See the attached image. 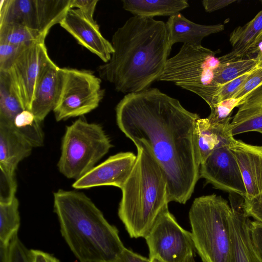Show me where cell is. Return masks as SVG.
<instances>
[{"instance_id":"cell-39","label":"cell","mask_w":262,"mask_h":262,"mask_svg":"<svg viewBox=\"0 0 262 262\" xmlns=\"http://www.w3.org/2000/svg\"><path fill=\"white\" fill-rule=\"evenodd\" d=\"M236 1V0H204L202 1V5L206 12H212L226 7Z\"/></svg>"},{"instance_id":"cell-16","label":"cell","mask_w":262,"mask_h":262,"mask_svg":"<svg viewBox=\"0 0 262 262\" xmlns=\"http://www.w3.org/2000/svg\"><path fill=\"white\" fill-rule=\"evenodd\" d=\"M232 210L230 230L232 251L230 262H262L255 252L251 242L249 222L245 209V200L241 195L230 193Z\"/></svg>"},{"instance_id":"cell-32","label":"cell","mask_w":262,"mask_h":262,"mask_svg":"<svg viewBox=\"0 0 262 262\" xmlns=\"http://www.w3.org/2000/svg\"><path fill=\"white\" fill-rule=\"evenodd\" d=\"M261 84H262V66L259 65L249 73L233 98L239 99L241 102L249 93Z\"/></svg>"},{"instance_id":"cell-9","label":"cell","mask_w":262,"mask_h":262,"mask_svg":"<svg viewBox=\"0 0 262 262\" xmlns=\"http://www.w3.org/2000/svg\"><path fill=\"white\" fill-rule=\"evenodd\" d=\"M149 258L164 262H195L196 249L191 232L183 228L165 209L144 237Z\"/></svg>"},{"instance_id":"cell-18","label":"cell","mask_w":262,"mask_h":262,"mask_svg":"<svg viewBox=\"0 0 262 262\" xmlns=\"http://www.w3.org/2000/svg\"><path fill=\"white\" fill-rule=\"evenodd\" d=\"M170 46L177 42L200 46L204 38L224 30L221 24L205 25L194 23L181 14L170 16L166 23Z\"/></svg>"},{"instance_id":"cell-35","label":"cell","mask_w":262,"mask_h":262,"mask_svg":"<svg viewBox=\"0 0 262 262\" xmlns=\"http://www.w3.org/2000/svg\"><path fill=\"white\" fill-rule=\"evenodd\" d=\"M249 231L254 250L262 261V223L250 220Z\"/></svg>"},{"instance_id":"cell-25","label":"cell","mask_w":262,"mask_h":262,"mask_svg":"<svg viewBox=\"0 0 262 262\" xmlns=\"http://www.w3.org/2000/svg\"><path fill=\"white\" fill-rule=\"evenodd\" d=\"M18 206L16 197L8 203H0V243L9 245L17 234L20 224Z\"/></svg>"},{"instance_id":"cell-24","label":"cell","mask_w":262,"mask_h":262,"mask_svg":"<svg viewBox=\"0 0 262 262\" xmlns=\"http://www.w3.org/2000/svg\"><path fill=\"white\" fill-rule=\"evenodd\" d=\"M23 110L8 72L0 71V123L13 126L15 118Z\"/></svg>"},{"instance_id":"cell-4","label":"cell","mask_w":262,"mask_h":262,"mask_svg":"<svg viewBox=\"0 0 262 262\" xmlns=\"http://www.w3.org/2000/svg\"><path fill=\"white\" fill-rule=\"evenodd\" d=\"M136 160L121 188L118 214L132 238H144L170 202L166 177L147 148L136 146Z\"/></svg>"},{"instance_id":"cell-7","label":"cell","mask_w":262,"mask_h":262,"mask_svg":"<svg viewBox=\"0 0 262 262\" xmlns=\"http://www.w3.org/2000/svg\"><path fill=\"white\" fill-rule=\"evenodd\" d=\"M111 140L102 127L79 118L67 126L57 167L68 179H80L110 150Z\"/></svg>"},{"instance_id":"cell-44","label":"cell","mask_w":262,"mask_h":262,"mask_svg":"<svg viewBox=\"0 0 262 262\" xmlns=\"http://www.w3.org/2000/svg\"><path fill=\"white\" fill-rule=\"evenodd\" d=\"M151 262H164L161 260H159L157 258H154L151 260H150Z\"/></svg>"},{"instance_id":"cell-6","label":"cell","mask_w":262,"mask_h":262,"mask_svg":"<svg viewBox=\"0 0 262 262\" xmlns=\"http://www.w3.org/2000/svg\"><path fill=\"white\" fill-rule=\"evenodd\" d=\"M212 51L200 46L183 44L179 52L169 58L158 81L173 82L204 99L209 106L213 104L221 85L215 79L221 64Z\"/></svg>"},{"instance_id":"cell-19","label":"cell","mask_w":262,"mask_h":262,"mask_svg":"<svg viewBox=\"0 0 262 262\" xmlns=\"http://www.w3.org/2000/svg\"><path fill=\"white\" fill-rule=\"evenodd\" d=\"M231 119L212 124L206 118H199L196 122V137L201 164L214 150L229 146L234 139L230 129Z\"/></svg>"},{"instance_id":"cell-2","label":"cell","mask_w":262,"mask_h":262,"mask_svg":"<svg viewBox=\"0 0 262 262\" xmlns=\"http://www.w3.org/2000/svg\"><path fill=\"white\" fill-rule=\"evenodd\" d=\"M110 60L97 68L99 78L123 93L149 88L162 75L171 49L166 23L134 16L112 36Z\"/></svg>"},{"instance_id":"cell-12","label":"cell","mask_w":262,"mask_h":262,"mask_svg":"<svg viewBox=\"0 0 262 262\" xmlns=\"http://www.w3.org/2000/svg\"><path fill=\"white\" fill-rule=\"evenodd\" d=\"M200 178L216 189L246 196L239 168L229 146L215 149L201 163Z\"/></svg>"},{"instance_id":"cell-22","label":"cell","mask_w":262,"mask_h":262,"mask_svg":"<svg viewBox=\"0 0 262 262\" xmlns=\"http://www.w3.org/2000/svg\"><path fill=\"white\" fill-rule=\"evenodd\" d=\"M261 31L262 10L247 24L232 32L229 38L232 50L219 57L221 63L242 59L253 54L255 40Z\"/></svg>"},{"instance_id":"cell-15","label":"cell","mask_w":262,"mask_h":262,"mask_svg":"<svg viewBox=\"0 0 262 262\" xmlns=\"http://www.w3.org/2000/svg\"><path fill=\"white\" fill-rule=\"evenodd\" d=\"M239 168L246 189L245 201L262 199V146L234 139L229 146Z\"/></svg>"},{"instance_id":"cell-43","label":"cell","mask_w":262,"mask_h":262,"mask_svg":"<svg viewBox=\"0 0 262 262\" xmlns=\"http://www.w3.org/2000/svg\"><path fill=\"white\" fill-rule=\"evenodd\" d=\"M260 62V65L262 66V55L256 57Z\"/></svg>"},{"instance_id":"cell-8","label":"cell","mask_w":262,"mask_h":262,"mask_svg":"<svg viewBox=\"0 0 262 262\" xmlns=\"http://www.w3.org/2000/svg\"><path fill=\"white\" fill-rule=\"evenodd\" d=\"M61 86L53 110L57 121L81 116L96 108L104 91L101 80L89 70L60 68Z\"/></svg>"},{"instance_id":"cell-10","label":"cell","mask_w":262,"mask_h":262,"mask_svg":"<svg viewBox=\"0 0 262 262\" xmlns=\"http://www.w3.org/2000/svg\"><path fill=\"white\" fill-rule=\"evenodd\" d=\"M0 4V24L20 25L37 31L45 38L67 11L60 0H1Z\"/></svg>"},{"instance_id":"cell-42","label":"cell","mask_w":262,"mask_h":262,"mask_svg":"<svg viewBox=\"0 0 262 262\" xmlns=\"http://www.w3.org/2000/svg\"><path fill=\"white\" fill-rule=\"evenodd\" d=\"M260 45H262V31L259 34L255 40L254 43V53H257V47ZM260 55H262V48L258 49L257 56H259Z\"/></svg>"},{"instance_id":"cell-13","label":"cell","mask_w":262,"mask_h":262,"mask_svg":"<svg viewBox=\"0 0 262 262\" xmlns=\"http://www.w3.org/2000/svg\"><path fill=\"white\" fill-rule=\"evenodd\" d=\"M136 158L132 152H122L110 156L76 180L72 187L79 189L113 186L121 189L134 167Z\"/></svg>"},{"instance_id":"cell-45","label":"cell","mask_w":262,"mask_h":262,"mask_svg":"<svg viewBox=\"0 0 262 262\" xmlns=\"http://www.w3.org/2000/svg\"><path fill=\"white\" fill-rule=\"evenodd\" d=\"M260 133H261V134H262V131H261V132H260Z\"/></svg>"},{"instance_id":"cell-31","label":"cell","mask_w":262,"mask_h":262,"mask_svg":"<svg viewBox=\"0 0 262 262\" xmlns=\"http://www.w3.org/2000/svg\"><path fill=\"white\" fill-rule=\"evenodd\" d=\"M29 45L0 43V71L8 72L17 57Z\"/></svg>"},{"instance_id":"cell-20","label":"cell","mask_w":262,"mask_h":262,"mask_svg":"<svg viewBox=\"0 0 262 262\" xmlns=\"http://www.w3.org/2000/svg\"><path fill=\"white\" fill-rule=\"evenodd\" d=\"M229 127L233 136L249 132L262 131V84L241 101Z\"/></svg>"},{"instance_id":"cell-26","label":"cell","mask_w":262,"mask_h":262,"mask_svg":"<svg viewBox=\"0 0 262 262\" xmlns=\"http://www.w3.org/2000/svg\"><path fill=\"white\" fill-rule=\"evenodd\" d=\"M31 111L25 110L15 118L13 127L33 147H40L44 142L42 129Z\"/></svg>"},{"instance_id":"cell-29","label":"cell","mask_w":262,"mask_h":262,"mask_svg":"<svg viewBox=\"0 0 262 262\" xmlns=\"http://www.w3.org/2000/svg\"><path fill=\"white\" fill-rule=\"evenodd\" d=\"M240 102L241 100L233 98L220 101L210 107L211 113L206 118L212 124L222 123L231 119L233 110L240 105Z\"/></svg>"},{"instance_id":"cell-17","label":"cell","mask_w":262,"mask_h":262,"mask_svg":"<svg viewBox=\"0 0 262 262\" xmlns=\"http://www.w3.org/2000/svg\"><path fill=\"white\" fill-rule=\"evenodd\" d=\"M61 86L60 68L51 60L43 69L37 80L30 111L36 120L42 122L54 110Z\"/></svg>"},{"instance_id":"cell-34","label":"cell","mask_w":262,"mask_h":262,"mask_svg":"<svg viewBox=\"0 0 262 262\" xmlns=\"http://www.w3.org/2000/svg\"><path fill=\"white\" fill-rule=\"evenodd\" d=\"M9 262H32L31 250H29L15 235L10 242Z\"/></svg>"},{"instance_id":"cell-11","label":"cell","mask_w":262,"mask_h":262,"mask_svg":"<svg viewBox=\"0 0 262 262\" xmlns=\"http://www.w3.org/2000/svg\"><path fill=\"white\" fill-rule=\"evenodd\" d=\"M51 60L45 41H36L25 48L8 71L13 88L25 110L30 111L39 75Z\"/></svg>"},{"instance_id":"cell-3","label":"cell","mask_w":262,"mask_h":262,"mask_svg":"<svg viewBox=\"0 0 262 262\" xmlns=\"http://www.w3.org/2000/svg\"><path fill=\"white\" fill-rule=\"evenodd\" d=\"M54 211L61 234L79 262H115L125 248L117 228L84 193L58 190Z\"/></svg>"},{"instance_id":"cell-41","label":"cell","mask_w":262,"mask_h":262,"mask_svg":"<svg viewBox=\"0 0 262 262\" xmlns=\"http://www.w3.org/2000/svg\"><path fill=\"white\" fill-rule=\"evenodd\" d=\"M10 245H6L0 243V262H9Z\"/></svg>"},{"instance_id":"cell-37","label":"cell","mask_w":262,"mask_h":262,"mask_svg":"<svg viewBox=\"0 0 262 262\" xmlns=\"http://www.w3.org/2000/svg\"><path fill=\"white\" fill-rule=\"evenodd\" d=\"M245 209L249 217L262 223V199L257 202L245 201Z\"/></svg>"},{"instance_id":"cell-5","label":"cell","mask_w":262,"mask_h":262,"mask_svg":"<svg viewBox=\"0 0 262 262\" xmlns=\"http://www.w3.org/2000/svg\"><path fill=\"white\" fill-rule=\"evenodd\" d=\"M228 202L215 194L196 198L189 211L196 253L203 262H230L232 242Z\"/></svg>"},{"instance_id":"cell-1","label":"cell","mask_w":262,"mask_h":262,"mask_svg":"<svg viewBox=\"0 0 262 262\" xmlns=\"http://www.w3.org/2000/svg\"><path fill=\"white\" fill-rule=\"evenodd\" d=\"M116 114L120 129L136 146L146 147L164 171L170 202L185 204L200 178L199 115L157 88L127 94Z\"/></svg>"},{"instance_id":"cell-28","label":"cell","mask_w":262,"mask_h":262,"mask_svg":"<svg viewBox=\"0 0 262 262\" xmlns=\"http://www.w3.org/2000/svg\"><path fill=\"white\" fill-rule=\"evenodd\" d=\"M259 65L260 62L256 57H249L221 63L215 74V81L222 86L241 76L251 72Z\"/></svg>"},{"instance_id":"cell-21","label":"cell","mask_w":262,"mask_h":262,"mask_svg":"<svg viewBox=\"0 0 262 262\" xmlns=\"http://www.w3.org/2000/svg\"><path fill=\"white\" fill-rule=\"evenodd\" d=\"M33 147L14 128L0 123V169L15 172L18 164L31 153Z\"/></svg>"},{"instance_id":"cell-40","label":"cell","mask_w":262,"mask_h":262,"mask_svg":"<svg viewBox=\"0 0 262 262\" xmlns=\"http://www.w3.org/2000/svg\"><path fill=\"white\" fill-rule=\"evenodd\" d=\"M32 262H60L59 259L47 252L31 249Z\"/></svg>"},{"instance_id":"cell-23","label":"cell","mask_w":262,"mask_h":262,"mask_svg":"<svg viewBox=\"0 0 262 262\" xmlns=\"http://www.w3.org/2000/svg\"><path fill=\"white\" fill-rule=\"evenodd\" d=\"M123 8L134 16L152 18L179 13L189 7L186 0H123Z\"/></svg>"},{"instance_id":"cell-27","label":"cell","mask_w":262,"mask_h":262,"mask_svg":"<svg viewBox=\"0 0 262 262\" xmlns=\"http://www.w3.org/2000/svg\"><path fill=\"white\" fill-rule=\"evenodd\" d=\"M45 40L37 31L27 27L11 23L0 24V43L20 46Z\"/></svg>"},{"instance_id":"cell-33","label":"cell","mask_w":262,"mask_h":262,"mask_svg":"<svg viewBox=\"0 0 262 262\" xmlns=\"http://www.w3.org/2000/svg\"><path fill=\"white\" fill-rule=\"evenodd\" d=\"M250 73L241 76L222 85L214 99L213 105L220 101L233 98Z\"/></svg>"},{"instance_id":"cell-36","label":"cell","mask_w":262,"mask_h":262,"mask_svg":"<svg viewBox=\"0 0 262 262\" xmlns=\"http://www.w3.org/2000/svg\"><path fill=\"white\" fill-rule=\"evenodd\" d=\"M98 0H71V9L77 8L86 18L94 21V14Z\"/></svg>"},{"instance_id":"cell-14","label":"cell","mask_w":262,"mask_h":262,"mask_svg":"<svg viewBox=\"0 0 262 262\" xmlns=\"http://www.w3.org/2000/svg\"><path fill=\"white\" fill-rule=\"evenodd\" d=\"M59 25L80 45L96 55L104 63L110 60L114 51L113 47L102 35L95 21L90 20L77 9H70Z\"/></svg>"},{"instance_id":"cell-30","label":"cell","mask_w":262,"mask_h":262,"mask_svg":"<svg viewBox=\"0 0 262 262\" xmlns=\"http://www.w3.org/2000/svg\"><path fill=\"white\" fill-rule=\"evenodd\" d=\"M17 183L15 172L1 169L0 173V203L11 201L15 196Z\"/></svg>"},{"instance_id":"cell-38","label":"cell","mask_w":262,"mask_h":262,"mask_svg":"<svg viewBox=\"0 0 262 262\" xmlns=\"http://www.w3.org/2000/svg\"><path fill=\"white\" fill-rule=\"evenodd\" d=\"M115 262H151L148 258L139 255L125 248L118 256Z\"/></svg>"}]
</instances>
